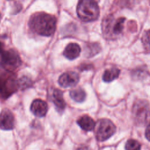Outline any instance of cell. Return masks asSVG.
<instances>
[{"instance_id":"7","label":"cell","mask_w":150,"mask_h":150,"mask_svg":"<svg viewBox=\"0 0 150 150\" xmlns=\"http://www.w3.org/2000/svg\"><path fill=\"white\" fill-rule=\"evenodd\" d=\"M95 136L99 141H104L111 137L116 131V127L108 119H100L96 124Z\"/></svg>"},{"instance_id":"3","label":"cell","mask_w":150,"mask_h":150,"mask_svg":"<svg viewBox=\"0 0 150 150\" xmlns=\"http://www.w3.org/2000/svg\"><path fill=\"white\" fill-rule=\"evenodd\" d=\"M19 88L18 80L12 71H6L0 74V96L7 98Z\"/></svg>"},{"instance_id":"13","label":"cell","mask_w":150,"mask_h":150,"mask_svg":"<svg viewBox=\"0 0 150 150\" xmlns=\"http://www.w3.org/2000/svg\"><path fill=\"white\" fill-rule=\"evenodd\" d=\"M77 123L81 129L86 131L93 130L96 125L94 120L87 115L81 116L79 120H77Z\"/></svg>"},{"instance_id":"23","label":"cell","mask_w":150,"mask_h":150,"mask_svg":"<svg viewBox=\"0 0 150 150\" xmlns=\"http://www.w3.org/2000/svg\"><path fill=\"white\" fill-rule=\"evenodd\" d=\"M4 50V45L0 42V55L1 54V53H2V52Z\"/></svg>"},{"instance_id":"15","label":"cell","mask_w":150,"mask_h":150,"mask_svg":"<svg viewBox=\"0 0 150 150\" xmlns=\"http://www.w3.org/2000/svg\"><path fill=\"white\" fill-rule=\"evenodd\" d=\"M120 70L117 68H111L106 70L103 75V80L105 82H111L118 78Z\"/></svg>"},{"instance_id":"12","label":"cell","mask_w":150,"mask_h":150,"mask_svg":"<svg viewBox=\"0 0 150 150\" xmlns=\"http://www.w3.org/2000/svg\"><path fill=\"white\" fill-rule=\"evenodd\" d=\"M52 101L55 108L59 112H62L66 107V102L64 100L63 92L57 88H54L52 92Z\"/></svg>"},{"instance_id":"21","label":"cell","mask_w":150,"mask_h":150,"mask_svg":"<svg viewBox=\"0 0 150 150\" xmlns=\"http://www.w3.org/2000/svg\"><path fill=\"white\" fill-rule=\"evenodd\" d=\"M145 137L146 139L150 141V122L146 127V128L145 130Z\"/></svg>"},{"instance_id":"22","label":"cell","mask_w":150,"mask_h":150,"mask_svg":"<svg viewBox=\"0 0 150 150\" xmlns=\"http://www.w3.org/2000/svg\"><path fill=\"white\" fill-rule=\"evenodd\" d=\"M77 150H90V149L87 146H81Z\"/></svg>"},{"instance_id":"8","label":"cell","mask_w":150,"mask_h":150,"mask_svg":"<svg viewBox=\"0 0 150 150\" xmlns=\"http://www.w3.org/2000/svg\"><path fill=\"white\" fill-rule=\"evenodd\" d=\"M79 74L74 71H67L63 73L59 78L58 82L64 88L75 86L79 81Z\"/></svg>"},{"instance_id":"4","label":"cell","mask_w":150,"mask_h":150,"mask_svg":"<svg viewBox=\"0 0 150 150\" xmlns=\"http://www.w3.org/2000/svg\"><path fill=\"white\" fill-rule=\"evenodd\" d=\"M132 111L134 121L138 125L143 126L150 120V105L146 100L137 101L133 105Z\"/></svg>"},{"instance_id":"5","label":"cell","mask_w":150,"mask_h":150,"mask_svg":"<svg viewBox=\"0 0 150 150\" xmlns=\"http://www.w3.org/2000/svg\"><path fill=\"white\" fill-rule=\"evenodd\" d=\"M125 21V18H119L114 20L113 16H108L102 23V30L104 36L107 38H110L121 33L124 29Z\"/></svg>"},{"instance_id":"14","label":"cell","mask_w":150,"mask_h":150,"mask_svg":"<svg viewBox=\"0 0 150 150\" xmlns=\"http://www.w3.org/2000/svg\"><path fill=\"white\" fill-rule=\"evenodd\" d=\"M70 96L74 101L77 103H81L84 101L86 97L85 91L80 87L71 90L70 91Z\"/></svg>"},{"instance_id":"17","label":"cell","mask_w":150,"mask_h":150,"mask_svg":"<svg viewBox=\"0 0 150 150\" xmlns=\"http://www.w3.org/2000/svg\"><path fill=\"white\" fill-rule=\"evenodd\" d=\"M32 80L31 79L26 76H22L18 80V84H19V88L21 90H25L28 87H29L32 84Z\"/></svg>"},{"instance_id":"6","label":"cell","mask_w":150,"mask_h":150,"mask_svg":"<svg viewBox=\"0 0 150 150\" xmlns=\"http://www.w3.org/2000/svg\"><path fill=\"white\" fill-rule=\"evenodd\" d=\"M21 64V60L18 52L13 49L2 52L0 55V65L6 71H13Z\"/></svg>"},{"instance_id":"10","label":"cell","mask_w":150,"mask_h":150,"mask_svg":"<svg viewBox=\"0 0 150 150\" xmlns=\"http://www.w3.org/2000/svg\"><path fill=\"white\" fill-rule=\"evenodd\" d=\"M47 110V104L46 101L41 99H35L31 104L30 111L38 117H43L45 116Z\"/></svg>"},{"instance_id":"18","label":"cell","mask_w":150,"mask_h":150,"mask_svg":"<svg viewBox=\"0 0 150 150\" xmlns=\"http://www.w3.org/2000/svg\"><path fill=\"white\" fill-rule=\"evenodd\" d=\"M125 148L126 150H140L141 145L138 141L130 139L126 142Z\"/></svg>"},{"instance_id":"1","label":"cell","mask_w":150,"mask_h":150,"mask_svg":"<svg viewBox=\"0 0 150 150\" xmlns=\"http://www.w3.org/2000/svg\"><path fill=\"white\" fill-rule=\"evenodd\" d=\"M56 24L57 19L54 15L43 12L33 13L29 21L30 29L43 36H52L56 30Z\"/></svg>"},{"instance_id":"20","label":"cell","mask_w":150,"mask_h":150,"mask_svg":"<svg viewBox=\"0 0 150 150\" xmlns=\"http://www.w3.org/2000/svg\"><path fill=\"white\" fill-rule=\"evenodd\" d=\"M146 73L147 72L145 71V69H139L135 70V71L133 72L134 77L138 79H142V78H144L146 76Z\"/></svg>"},{"instance_id":"2","label":"cell","mask_w":150,"mask_h":150,"mask_svg":"<svg viewBox=\"0 0 150 150\" xmlns=\"http://www.w3.org/2000/svg\"><path fill=\"white\" fill-rule=\"evenodd\" d=\"M77 13L79 18L84 22L97 20L100 15L98 0H79Z\"/></svg>"},{"instance_id":"24","label":"cell","mask_w":150,"mask_h":150,"mask_svg":"<svg viewBox=\"0 0 150 150\" xmlns=\"http://www.w3.org/2000/svg\"><path fill=\"white\" fill-rule=\"evenodd\" d=\"M1 13H0V21H1Z\"/></svg>"},{"instance_id":"16","label":"cell","mask_w":150,"mask_h":150,"mask_svg":"<svg viewBox=\"0 0 150 150\" xmlns=\"http://www.w3.org/2000/svg\"><path fill=\"white\" fill-rule=\"evenodd\" d=\"M101 47L97 43H88L85 47V54L87 57H93L98 53Z\"/></svg>"},{"instance_id":"19","label":"cell","mask_w":150,"mask_h":150,"mask_svg":"<svg viewBox=\"0 0 150 150\" xmlns=\"http://www.w3.org/2000/svg\"><path fill=\"white\" fill-rule=\"evenodd\" d=\"M142 42L145 50L150 52V30L144 33L142 38Z\"/></svg>"},{"instance_id":"9","label":"cell","mask_w":150,"mask_h":150,"mask_svg":"<svg viewBox=\"0 0 150 150\" xmlns=\"http://www.w3.org/2000/svg\"><path fill=\"white\" fill-rule=\"evenodd\" d=\"M15 118L12 112L8 108H4L0 112V128L3 130L12 129Z\"/></svg>"},{"instance_id":"11","label":"cell","mask_w":150,"mask_h":150,"mask_svg":"<svg viewBox=\"0 0 150 150\" xmlns=\"http://www.w3.org/2000/svg\"><path fill=\"white\" fill-rule=\"evenodd\" d=\"M81 52L80 46L76 43H70L65 47L63 55L69 60H74L78 57Z\"/></svg>"}]
</instances>
